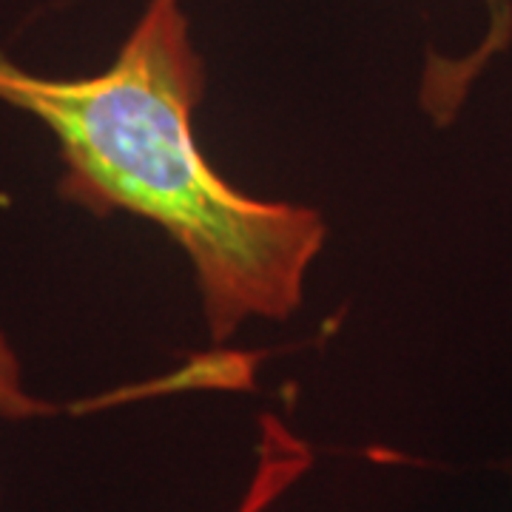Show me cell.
Wrapping results in <instances>:
<instances>
[{"instance_id":"1","label":"cell","mask_w":512,"mask_h":512,"mask_svg":"<svg viewBox=\"0 0 512 512\" xmlns=\"http://www.w3.org/2000/svg\"><path fill=\"white\" fill-rule=\"evenodd\" d=\"M205 63L180 0H148L120 55L92 77H43L0 55V103L37 117L66 165L60 197L97 217L160 225L191 259L214 342L288 319L328 228L319 211L237 191L194 137Z\"/></svg>"},{"instance_id":"2","label":"cell","mask_w":512,"mask_h":512,"mask_svg":"<svg viewBox=\"0 0 512 512\" xmlns=\"http://www.w3.org/2000/svg\"><path fill=\"white\" fill-rule=\"evenodd\" d=\"M487 9H490V29L470 55L456 57V60L441 57L436 52L427 55L419 100L421 109L439 126H447L456 117L470 86L476 83L478 74L484 72V66L495 55L507 52V46L512 43V0H487Z\"/></svg>"},{"instance_id":"3","label":"cell","mask_w":512,"mask_h":512,"mask_svg":"<svg viewBox=\"0 0 512 512\" xmlns=\"http://www.w3.org/2000/svg\"><path fill=\"white\" fill-rule=\"evenodd\" d=\"M57 413L55 404H46L29 396L20 382V365L9 342L0 333V416L3 419H37Z\"/></svg>"},{"instance_id":"4","label":"cell","mask_w":512,"mask_h":512,"mask_svg":"<svg viewBox=\"0 0 512 512\" xmlns=\"http://www.w3.org/2000/svg\"><path fill=\"white\" fill-rule=\"evenodd\" d=\"M265 467V481H256V487L248 493L245 498V504H242V510L239 512H271L268 510V504L274 501L276 493H279V484L274 481L276 476V464H262Z\"/></svg>"}]
</instances>
